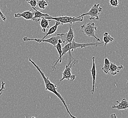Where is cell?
<instances>
[{
	"mask_svg": "<svg viewBox=\"0 0 128 118\" xmlns=\"http://www.w3.org/2000/svg\"><path fill=\"white\" fill-rule=\"evenodd\" d=\"M109 2L110 5L112 7H118L119 5L118 0H110Z\"/></svg>",
	"mask_w": 128,
	"mask_h": 118,
	"instance_id": "20",
	"label": "cell"
},
{
	"mask_svg": "<svg viewBox=\"0 0 128 118\" xmlns=\"http://www.w3.org/2000/svg\"><path fill=\"white\" fill-rule=\"evenodd\" d=\"M36 5H38L39 8L43 10L45 9L46 6L48 5L45 0H36Z\"/></svg>",
	"mask_w": 128,
	"mask_h": 118,
	"instance_id": "19",
	"label": "cell"
},
{
	"mask_svg": "<svg viewBox=\"0 0 128 118\" xmlns=\"http://www.w3.org/2000/svg\"><path fill=\"white\" fill-rule=\"evenodd\" d=\"M51 21V20L46 19L44 17L41 19L40 25L42 27V30L43 32H45L46 29L49 28V22Z\"/></svg>",
	"mask_w": 128,
	"mask_h": 118,
	"instance_id": "16",
	"label": "cell"
},
{
	"mask_svg": "<svg viewBox=\"0 0 128 118\" xmlns=\"http://www.w3.org/2000/svg\"><path fill=\"white\" fill-rule=\"evenodd\" d=\"M110 60L105 57L104 59V65L103 67H102V69L104 72L105 74H108L110 73Z\"/></svg>",
	"mask_w": 128,
	"mask_h": 118,
	"instance_id": "18",
	"label": "cell"
},
{
	"mask_svg": "<svg viewBox=\"0 0 128 118\" xmlns=\"http://www.w3.org/2000/svg\"><path fill=\"white\" fill-rule=\"evenodd\" d=\"M111 118H117V116L115 115V114H112L110 116Z\"/></svg>",
	"mask_w": 128,
	"mask_h": 118,
	"instance_id": "24",
	"label": "cell"
},
{
	"mask_svg": "<svg viewBox=\"0 0 128 118\" xmlns=\"http://www.w3.org/2000/svg\"><path fill=\"white\" fill-rule=\"evenodd\" d=\"M72 24L69 23V30L67 33L59 34L62 40L64 41V43L66 42V44L71 43L74 38L75 35L74 31L72 28Z\"/></svg>",
	"mask_w": 128,
	"mask_h": 118,
	"instance_id": "8",
	"label": "cell"
},
{
	"mask_svg": "<svg viewBox=\"0 0 128 118\" xmlns=\"http://www.w3.org/2000/svg\"><path fill=\"white\" fill-rule=\"evenodd\" d=\"M62 43H64V41L62 40L61 39H59L58 41V43L56 44L55 47L56 48V50L58 53L59 57L58 59L56 61H54L53 62V64L52 65V71H54L55 69H56V66L58 64V63L59 62V63L62 62V47L61 44Z\"/></svg>",
	"mask_w": 128,
	"mask_h": 118,
	"instance_id": "9",
	"label": "cell"
},
{
	"mask_svg": "<svg viewBox=\"0 0 128 118\" xmlns=\"http://www.w3.org/2000/svg\"><path fill=\"white\" fill-rule=\"evenodd\" d=\"M34 10V15L33 18H32V21H35L36 22H38L41 20V19L44 16H49L50 15H49L48 14H44L42 13L41 11L38 10L35 7H32Z\"/></svg>",
	"mask_w": 128,
	"mask_h": 118,
	"instance_id": "11",
	"label": "cell"
},
{
	"mask_svg": "<svg viewBox=\"0 0 128 118\" xmlns=\"http://www.w3.org/2000/svg\"><path fill=\"white\" fill-rule=\"evenodd\" d=\"M59 39H61V36L59 35V34H57L56 36H52L51 37L47 39H42L36 38H29L28 37H24L23 38V40L24 41H35L38 43H42V42H46L48 43L49 44H51L52 46H56V44L58 43V41Z\"/></svg>",
	"mask_w": 128,
	"mask_h": 118,
	"instance_id": "6",
	"label": "cell"
},
{
	"mask_svg": "<svg viewBox=\"0 0 128 118\" xmlns=\"http://www.w3.org/2000/svg\"><path fill=\"white\" fill-rule=\"evenodd\" d=\"M114 40V38L112 37L110 35H109L108 32H105L104 34V37H103V41L104 42V47H106L107 45L112 43Z\"/></svg>",
	"mask_w": 128,
	"mask_h": 118,
	"instance_id": "17",
	"label": "cell"
},
{
	"mask_svg": "<svg viewBox=\"0 0 128 118\" xmlns=\"http://www.w3.org/2000/svg\"><path fill=\"white\" fill-rule=\"evenodd\" d=\"M29 61L34 65L35 67L37 69V70L38 71V72L40 73V74H41V75L44 80V84H45V90L54 93V94L56 95V96L60 99V100L61 101L62 104H64L65 108H66V109L67 110V112L68 113V114H69V116H70V117L71 118H76V117L72 116L71 114V113L70 112L69 110L68 109V107L67 106V104L65 102L64 99L62 96V95L59 94V93L57 91V87H56L57 85H54V84H53L51 82V81L49 79L48 77H46L45 76V75L44 74V72L42 71V70L40 68V67L37 64H36V63L32 60V59L29 58Z\"/></svg>",
	"mask_w": 128,
	"mask_h": 118,
	"instance_id": "1",
	"label": "cell"
},
{
	"mask_svg": "<svg viewBox=\"0 0 128 118\" xmlns=\"http://www.w3.org/2000/svg\"><path fill=\"white\" fill-rule=\"evenodd\" d=\"M68 63L65 66L64 72H62V77L58 83L56 84V85L60 84L63 80H68L72 82L75 79L76 75L72 74L71 68L72 67L75 66V64L78 62V60L73 57L72 56L71 52H68Z\"/></svg>",
	"mask_w": 128,
	"mask_h": 118,
	"instance_id": "2",
	"label": "cell"
},
{
	"mask_svg": "<svg viewBox=\"0 0 128 118\" xmlns=\"http://www.w3.org/2000/svg\"><path fill=\"white\" fill-rule=\"evenodd\" d=\"M116 102L118 104L117 105H113L112 106V108L113 109H117L118 111L128 110V100L126 99H123L121 102L117 100Z\"/></svg>",
	"mask_w": 128,
	"mask_h": 118,
	"instance_id": "12",
	"label": "cell"
},
{
	"mask_svg": "<svg viewBox=\"0 0 128 118\" xmlns=\"http://www.w3.org/2000/svg\"><path fill=\"white\" fill-rule=\"evenodd\" d=\"M44 17L46 19L54 20L55 21H58L62 24H66V23L74 24L76 22L82 21L84 20V16L81 17L80 15L77 17H71V16H62L59 17H52L51 16H44Z\"/></svg>",
	"mask_w": 128,
	"mask_h": 118,
	"instance_id": "4",
	"label": "cell"
},
{
	"mask_svg": "<svg viewBox=\"0 0 128 118\" xmlns=\"http://www.w3.org/2000/svg\"><path fill=\"white\" fill-rule=\"evenodd\" d=\"M95 57H92V64L91 69H90V72L91 73V75L92 78V89L91 90V93L92 94H94V93L95 90V80L96 77V65L95 63Z\"/></svg>",
	"mask_w": 128,
	"mask_h": 118,
	"instance_id": "10",
	"label": "cell"
},
{
	"mask_svg": "<svg viewBox=\"0 0 128 118\" xmlns=\"http://www.w3.org/2000/svg\"><path fill=\"white\" fill-rule=\"evenodd\" d=\"M31 10H32V8L30 10L24 11L22 13H15L14 14V16L15 17H18V18L22 17L24 19H25L26 20H32V18L34 17V13L32 12Z\"/></svg>",
	"mask_w": 128,
	"mask_h": 118,
	"instance_id": "13",
	"label": "cell"
},
{
	"mask_svg": "<svg viewBox=\"0 0 128 118\" xmlns=\"http://www.w3.org/2000/svg\"><path fill=\"white\" fill-rule=\"evenodd\" d=\"M81 31L82 34L88 37H94L97 41H100V39L95 36V31H97V27L95 26L94 23H85L81 26Z\"/></svg>",
	"mask_w": 128,
	"mask_h": 118,
	"instance_id": "3",
	"label": "cell"
},
{
	"mask_svg": "<svg viewBox=\"0 0 128 118\" xmlns=\"http://www.w3.org/2000/svg\"><path fill=\"white\" fill-rule=\"evenodd\" d=\"M100 4H95L92 5V7L90 8V10L87 13L82 14L80 15L81 17L84 16L85 15H90V20H96L98 21L100 19L99 15L102 11V8L100 7Z\"/></svg>",
	"mask_w": 128,
	"mask_h": 118,
	"instance_id": "5",
	"label": "cell"
},
{
	"mask_svg": "<svg viewBox=\"0 0 128 118\" xmlns=\"http://www.w3.org/2000/svg\"><path fill=\"white\" fill-rule=\"evenodd\" d=\"M63 25L64 24H62L61 23L59 22L58 21H56V23H55V25L52 26L49 29L48 31V32L45 35V36H44V37L42 38V39H44L45 38L46 36H48L49 35H51L55 33L56 32V31L58 30V26H59V25Z\"/></svg>",
	"mask_w": 128,
	"mask_h": 118,
	"instance_id": "15",
	"label": "cell"
},
{
	"mask_svg": "<svg viewBox=\"0 0 128 118\" xmlns=\"http://www.w3.org/2000/svg\"><path fill=\"white\" fill-rule=\"evenodd\" d=\"M26 1L31 5L32 7H36V0H26Z\"/></svg>",
	"mask_w": 128,
	"mask_h": 118,
	"instance_id": "21",
	"label": "cell"
},
{
	"mask_svg": "<svg viewBox=\"0 0 128 118\" xmlns=\"http://www.w3.org/2000/svg\"><path fill=\"white\" fill-rule=\"evenodd\" d=\"M0 17L2 19V20L4 22H5L6 20V17L5 15H4L3 14L2 11L0 10Z\"/></svg>",
	"mask_w": 128,
	"mask_h": 118,
	"instance_id": "23",
	"label": "cell"
},
{
	"mask_svg": "<svg viewBox=\"0 0 128 118\" xmlns=\"http://www.w3.org/2000/svg\"><path fill=\"white\" fill-rule=\"evenodd\" d=\"M123 69V66L122 65L117 66L114 63H110V73L112 75H115L118 72H120L121 69Z\"/></svg>",
	"mask_w": 128,
	"mask_h": 118,
	"instance_id": "14",
	"label": "cell"
},
{
	"mask_svg": "<svg viewBox=\"0 0 128 118\" xmlns=\"http://www.w3.org/2000/svg\"><path fill=\"white\" fill-rule=\"evenodd\" d=\"M6 83L4 81L2 82V86L0 89V95H1L2 94L3 91L5 89Z\"/></svg>",
	"mask_w": 128,
	"mask_h": 118,
	"instance_id": "22",
	"label": "cell"
},
{
	"mask_svg": "<svg viewBox=\"0 0 128 118\" xmlns=\"http://www.w3.org/2000/svg\"><path fill=\"white\" fill-rule=\"evenodd\" d=\"M127 84L128 85V80L127 81Z\"/></svg>",
	"mask_w": 128,
	"mask_h": 118,
	"instance_id": "25",
	"label": "cell"
},
{
	"mask_svg": "<svg viewBox=\"0 0 128 118\" xmlns=\"http://www.w3.org/2000/svg\"><path fill=\"white\" fill-rule=\"evenodd\" d=\"M104 45V42H92L91 43H78L75 42L74 39L71 43H70V51L72 52L74 50L77 48H85L87 46H101Z\"/></svg>",
	"mask_w": 128,
	"mask_h": 118,
	"instance_id": "7",
	"label": "cell"
}]
</instances>
